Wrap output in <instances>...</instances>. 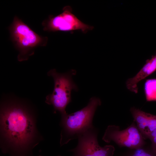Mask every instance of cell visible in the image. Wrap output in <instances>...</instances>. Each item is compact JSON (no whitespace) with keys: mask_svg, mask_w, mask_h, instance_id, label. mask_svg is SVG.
Here are the masks:
<instances>
[{"mask_svg":"<svg viewBox=\"0 0 156 156\" xmlns=\"http://www.w3.org/2000/svg\"><path fill=\"white\" fill-rule=\"evenodd\" d=\"M98 130L94 126L81 134L78 138V144L69 151L72 156H113L115 148L112 145L102 147L97 140Z\"/></svg>","mask_w":156,"mask_h":156,"instance_id":"obj_6","label":"cell"},{"mask_svg":"<svg viewBox=\"0 0 156 156\" xmlns=\"http://www.w3.org/2000/svg\"><path fill=\"white\" fill-rule=\"evenodd\" d=\"M128 156H156V153L152 150H149L142 147L135 149Z\"/></svg>","mask_w":156,"mask_h":156,"instance_id":"obj_11","label":"cell"},{"mask_svg":"<svg viewBox=\"0 0 156 156\" xmlns=\"http://www.w3.org/2000/svg\"><path fill=\"white\" fill-rule=\"evenodd\" d=\"M144 89L147 101H156V79H146Z\"/></svg>","mask_w":156,"mask_h":156,"instance_id":"obj_10","label":"cell"},{"mask_svg":"<svg viewBox=\"0 0 156 156\" xmlns=\"http://www.w3.org/2000/svg\"><path fill=\"white\" fill-rule=\"evenodd\" d=\"M130 111L144 139H148L151 133L156 129V115L135 107H131Z\"/></svg>","mask_w":156,"mask_h":156,"instance_id":"obj_8","label":"cell"},{"mask_svg":"<svg viewBox=\"0 0 156 156\" xmlns=\"http://www.w3.org/2000/svg\"><path fill=\"white\" fill-rule=\"evenodd\" d=\"M29 156L28 155H17V156ZM38 156H42L41 155H39Z\"/></svg>","mask_w":156,"mask_h":156,"instance_id":"obj_13","label":"cell"},{"mask_svg":"<svg viewBox=\"0 0 156 156\" xmlns=\"http://www.w3.org/2000/svg\"><path fill=\"white\" fill-rule=\"evenodd\" d=\"M2 137L6 143L4 153L12 156L27 155L32 148L31 143L36 134L32 117L24 107L11 103L2 108L0 113Z\"/></svg>","mask_w":156,"mask_h":156,"instance_id":"obj_1","label":"cell"},{"mask_svg":"<svg viewBox=\"0 0 156 156\" xmlns=\"http://www.w3.org/2000/svg\"><path fill=\"white\" fill-rule=\"evenodd\" d=\"M102 140L109 143L115 142L120 147L136 149L143 147L144 139L134 122L126 129L120 130V127L110 125L106 129Z\"/></svg>","mask_w":156,"mask_h":156,"instance_id":"obj_7","label":"cell"},{"mask_svg":"<svg viewBox=\"0 0 156 156\" xmlns=\"http://www.w3.org/2000/svg\"><path fill=\"white\" fill-rule=\"evenodd\" d=\"M57 156H61V155H58Z\"/></svg>","mask_w":156,"mask_h":156,"instance_id":"obj_14","label":"cell"},{"mask_svg":"<svg viewBox=\"0 0 156 156\" xmlns=\"http://www.w3.org/2000/svg\"><path fill=\"white\" fill-rule=\"evenodd\" d=\"M76 73L75 70L72 69L68 72L61 73L55 69L48 72L47 75L53 79L54 88L52 93L46 96L45 102L53 105L54 112L58 111L61 115L67 113L66 108L71 101V91L78 90L77 85L72 79L73 76Z\"/></svg>","mask_w":156,"mask_h":156,"instance_id":"obj_4","label":"cell"},{"mask_svg":"<svg viewBox=\"0 0 156 156\" xmlns=\"http://www.w3.org/2000/svg\"><path fill=\"white\" fill-rule=\"evenodd\" d=\"M156 71V53L150 59H147L146 63L134 77L129 78L126 81L127 88L135 93L138 92V84Z\"/></svg>","mask_w":156,"mask_h":156,"instance_id":"obj_9","label":"cell"},{"mask_svg":"<svg viewBox=\"0 0 156 156\" xmlns=\"http://www.w3.org/2000/svg\"><path fill=\"white\" fill-rule=\"evenodd\" d=\"M101 103L99 98L93 97L90 99L88 105L81 109L71 114L67 113L61 115V146L77 138L81 134L93 126L92 120L94 113Z\"/></svg>","mask_w":156,"mask_h":156,"instance_id":"obj_2","label":"cell"},{"mask_svg":"<svg viewBox=\"0 0 156 156\" xmlns=\"http://www.w3.org/2000/svg\"><path fill=\"white\" fill-rule=\"evenodd\" d=\"M148 139L151 142V150L156 153V129L151 133Z\"/></svg>","mask_w":156,"mask_h":156,"instance_id":"obj_12","label":"cell"},{"mask_svg":"<svg viewBox=\"0 0 156 156\" xmlns=\"http://www.w3.org/2000/svg\"><path fill=\"white\" fill-rule=\"evenodd\" d=\"M63 12L57 16L50 15L42 23L43 30L48 32H69L79 30L84 33L92 30L94 27L86 24L73 13L71 7L65 6Z\"/></svg>","mask_w":156,"mask_h":156,"instance_id":"obj_5","label":"cell"},{"mask_svg":"<svg viewBox=\"0 0 156 156\" xmlns=\"http://www.w3.org/2000/svg\"><path fill=\"white\" fill-rule=\"evenodd\" d=\"M11 39L19 51L17 59L21 62L27 60L34 54V49L39 46H45L47 37L39 36L16 16L8 27Z\"/></svg>","mask_w":156,"mask_h":156,"instance_id":"obj_3","label":"cell"}]
</instances>
